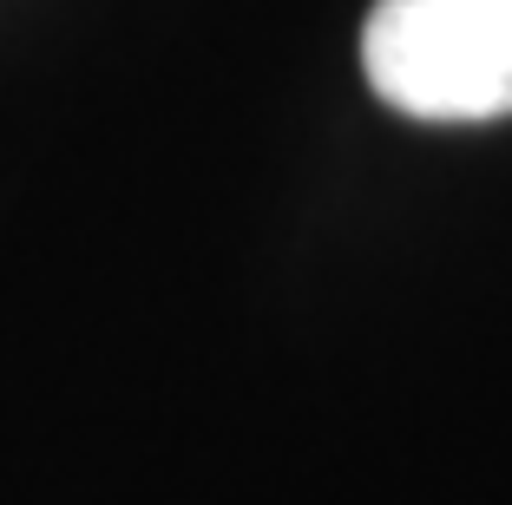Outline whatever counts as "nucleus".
I'll return each mask as SVG.
<instances>
[{
    "mask_svg": "<svg viewBox=\"0 0 512 505\" xmlns=\"http://www.w3.org/2000/svg\"><path fill=\"white\" fill-rule=\"evenodd\" d=\"M362 66L407 119H512V0H375Z\"/></svg>",
    "mask_w": 512,
    "mask_h": 505,
    "instance_id": "f257e3e1",
    "label": "nucleus"
}]
</instances>
